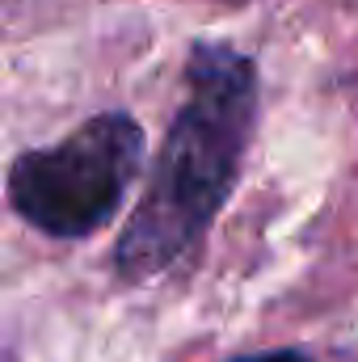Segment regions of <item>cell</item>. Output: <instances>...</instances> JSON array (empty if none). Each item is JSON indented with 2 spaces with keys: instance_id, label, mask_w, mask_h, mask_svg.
I'll return each instance as SVG.
<instances>
[{
  "instance_id": "cell-1",
  "label": "cell",
  "mask_w": 358,
  "mask_h": 362,
  "mask_svg": "<svg viewBox=\"0 0 358 362\" xmlns=\"http://www.w3.org/2000/svg\"><path fill=\"white\" fill-rule=\"evenodd\" d=\"M258 122V68L228 42H198L185 64V101L169 122L152 181L127 219L114 266L144 282L190 253L224 211Z\"/></svg>"
},
{
  "instance_id": "cell-2",
  "label": "cell",
  "mask_w": 358,
  "mask_h": 362,
  "mask_svg": "<svg viewBox=\"0 0 358 362\" xmlns=\"http://www.w3.org/2000/svg\"><path fill=\"white\" fill-rule=\"evenodd\" d=\"M139 165V122L131 114H97L68 139L17 156L8 169V202L47 236H89L114 219Z\"/></svg>"
},
{
  "instance_id": "cell-3",
  "label": "cell",
  "mask_w": 358,
  "mask_h": 362,
  "mask_svg": "<svg viewBox=\"0 0 358 362\" xmlns=\"http://www.w3.org/2000/svg\"><path fill=\"white\" fill-rule=\"evenodd\" d=\"M236 362H308L295 350H278V354H253V358H236Z\"/></svg>"
}]
</instances>
